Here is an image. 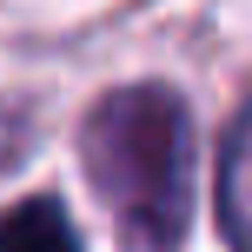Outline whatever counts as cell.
Here are the masks:
<instances>
[{
	"label": "cell",
	"mask_w": 252,
	"mask_h": 252,
	"mask_svg": "<svg viewBox=\"0 0 252 252\" xmlns=\"http://www.w3.org/2000/svg\"><path fill=\"white\" fill-rule=\"evenodd\" d=\"M80 159L133 252H173L192 226L199 126L192 106L159 80L106 93L80 126Z\"/></svg>",
	"instance_id": "cell-1"
},
{
	"label": "cell",
	"mask_w": 252,
	"mask_h": 252,
	"mask_svg": "<svg viewBox=\"0 0 252 252\" xmlns=\"http://www.w3.org/2000/svg\"><path fill=\"white\" fill-rule=\"evenodd\" d=\"M219 226H226L232 252H252V100L232 120L226 153H219Z\"/></svg>",
	"instance_id": "cell-2"
},
{
	"label": "cell",
	"mask_w": 252,
	"mask_h": 252,
	"mask_svg": "<svg viewBox=\"0 0 252 252\" xmlns=\"http://www.w3.org/2000/svg\"><path fill=\"white\" fill-rule=\"evenodd\" d=\"M0 252H80V232L60 199H20L0 213Z\"/></svg>",
	"instance_id": "cell-3"
}]
</instances>
